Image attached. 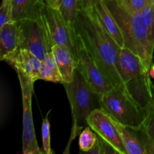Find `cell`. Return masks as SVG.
<instances>
[{
    "label": "cell",
    "instance_id": "1",
    "mask_svg": "<svg viewBox=\"0 0 154 154\" xmlns=\"http://www.w3.org/2000/svg\"><path fill=\"white\" fill-rule=\"evenodd\" d=\"M73 27L111 84L127 93L119 63L121 48L104 29L94 11L92 9L80 10Z\"/></svg>",
    "mask_w": 154,
    "mask_h": 154
},
{
    "label": "cell",
    "instance_id": "2",
    "mask_svg": "<svg viewBox=\"0 0 154 154\" xmlns=\"http://www.w3.org/2000/svg\"><path fill=\"white\" fill-rule=\"evenodd\" d=\"M120 29L125 48L138 56L144 66L150 69L154 48L148 37L147 27L141 12L125 7L119 0H103Z\"/></svg>",
    "mask_w": 154,
    "mask_h": 154
},
{
    "label": "cell",
    "instance_id": "3",
    "mask_svg": "<svg viewBox=\"0 0 154 154\" xmlns=\"http://www.w3.org/2000/svg\"><path fill=\"white\" fill-rule=\"evenodd\" d=\"M119 63L128 96L144 111L154 98V84L150 80V69L126 48L120 50Z\"/></svg>",
    "mask_w": 154,
    "mask_h": 154
},
{
    "label": "cell",
    "instance_id": "4",
    "mask_svg": "<svg viewBox=\"0 0 154 154\" xmlns=\"http://www.w3.org/2000/svg\"><path fill=\"white\" fill-rule=\"evenodd\" d=\"M66 90L72 115V133L69 144L64 153H69L71 142L83 129L88 126L87 118L94 111L96 102H99V96L92 90L85 80L76 69L74 78L70 83L63 84Z\"/></svg>",
    "mask_w": 154,
    "mask_h": 154
},
{
    "label": "cell",
    "instance_id": "5",
    "mask_svg": "<svg viewBox=\"0 0 154 154\" xmlns=\"http://www.w3.org/2000/svg\"><path fill=\"white\" fill-rule=\"evenodd\" d=\"M99 107L111 117L126 126H142L144 111L123 90L113 87L99 96Z\"/></svg>",
    "mask_w": 154,
    "mask_h": 154
},
{
    "label": "cell",
    "instance_id": "6",
    "mask_svg": "<svg viewBox=\"0 0 154 154\" xmlns=\"http://www.w3.org/2000/svg\"><path fill=\"white\" fill-rule=\"evenodd\" d=\"M20 85L23 102V153L24 154H43L38 144L35 133L32 111V97L34 81L20 71H16Z\"/></svg>",
    "mask_w": 154,
    "mask_h": 154
},
{
    "label": "cell",
    "instance_id": "7",
    "mask_svg": "<svg viewBox=\"0 0 154 154\" xmlns=\"http://www.w3.org/2000/svg\"><path fill=\"white\" fill-rule=\"evenodd\" d=\"M75 59L77 69L90 88L99 96L114 87L105 76L90 53L82 39L75 32Z\"/></svg>",
    "mask_w": 154,
    "mask_h": 154
},
{
    "label": "cell",
    "instance_id": "8",
    "mask_svg": "<svg viewBox=\"0 0 154 154\" xmlns=\"http://www.w3.org/2000/svg\"><path fill=\"white\" fill-rule=\"evenodd\" d=\"M20 27V48L26 49L43 61L51 52L52 42L42 18L17 21Z\"/></svg>",
    "mask_w": 154,
    "mask_h": 154
},
{
    "label": "cell",
    "instance_id": "9",
    "mask_svg": "<svg viewBox=\"0 0 154 154\" xmlns=\"http://www.w3.org/2000/svg\"><path fill=\"white\" fill-rule=\"evenodd\" d=\"M53 46L61 45L69 48L75 56V32L73 25L69 23L59 9L48 5L42 16Z\"/></svg>",
    "mask_w": 154,
    "mask_h": 154
},
{
    "label": "cell",
    "instance_id": "10",
    "mask_svg": "<svg viewBox=\"0 0 154 154\" xmlns=\"http://www.w3.org/2000/svg\"><path fill=\"white\" fill-rule=\"evenodd\" d=\"M87 125L102 139L109 144L119 154H127L118 130L109 114L97 108L93 111L87 120Z\"/></svg>",
    "mask_w": 154,
    "mask_h": 154
},
{
    "label": "cell",
    "instance_id": "11",
    "mask_svg": "<svg viewBox=\"0 0 154 154\" xmlns=\"http://www.w3.org/2000/svg\"><path fill=\"white\" fill-rule=\"evenodd\" d=\"M111 118L118 130L127 154H154V142L144 126H126L112 117Z\"/></svg>",
    "mask_w": 154,
    "mask_h": 154
},
{
    "label": "cell",
    "instance_id": "12",
    "mask_svg": "<svg viewBox=\"0 0 154 154\" xmlns=\"http://www.w3.org/2000/svg\"><path fill=\"white\" fill-rule=\"evenodd\" d=\"M2 61L7 62L15 71L19 70L22 72L34 82L38 80L42 60L28 50L18 48L14 52L5 57Z\"/></svg>",
    "mask_w": 154,
    "mask_h": 154
},
{
    "label": "cell",
    "instance_id": "13",
    "mask_svg": "<svg viewBox=\"0 0 154 154\" xmlns=\"http://www.w3.org/2000/svg\"><path fill=\"white\" fill-rule=\"evenodd\" d=\"M91 9L94 11L99 23L106 32L120 48H125L124 40L120 27L103 0H99Z\"/></svg>",
    "mask_w": 154,
    "mask_h": 154
},
{
    "label": "cell",
    "instance_id": "14",
    "mask_svg": "<svg viewBox=\"0 0 154 154\" xmlns=\"http://www.w3.org/2000/svg\"><path fill=\"white\" fill-rule=\"evenodd\" d=\"M20 27L17 21L0 27V60L20 48Z\"/></svg>",
    "mask_w": 154,
    "mask_h": 154
},
{
    "label": "cell",
    "instance_id": "15",
    "mask_svg": "<svg viewBox=\"0 0 154 154\" xmlns=\"http://www.w3.org/2000/svg\"><path fill=\"white\" fill-rule=\"evenodd\" d=\"M51 52L54 54L59 70L63 76V84L70 83L77 69L75 54L66 47L57 45L52 47Z\"/></svg>",
    "mask_w": 154,
    "mask_h": 154
},
{
    "label": "cell",
    "instance_id": "16",
    "mask_svg": "<svg viewBox=\"0 0 154 154\" xmlns=\"http://www.w3.org/2000/svg\"><path fill=\"white\" fill-rule=\"evenodd\" d=\"M14 20H37L42 18L46 6L45 0H12Z\"/></svg>",
    "mask_w": 154,
    "mask_h": 154
},
{
    "label": "cell",
    "instance_id": "17",
    "mask_svg": "<svg viewBox=\"0 0 154 154\" xmlns=\"http://www.w3.org/2000/svg\"><path fill=\"white\" fill-rule=\"evenodd\" d=\"M38 80L63 84V76L59 70V68L52 52L48 53L42 61V66L39 72Z\"/></svg>",
    "mask_w": 154,
    "mask_h": 154
},
{
    "label": "cell",
    "instance_id": "18",
    "mask_svg": "<svg viewBox=\"0 0 154 154\" xmlns=\"http://www.w3.org/2000/svg\"><path fill=\"white\" fill-rule=\"evenodd\" d=\"M59 10L65 19L73 25L79 12V0H60Z\"/></svg>",
    "mask_w": 154,
    "mask_h": 154
},
{
    "label": "cell",
    "instance_id": "19",
    "mask_svg": "<svg viewBox=\"0 0 154 154\" xmlns=\"http://www.w3.org/2000/svg\"><path fill=\"white\" fill-rule=\"evenodd\" d=\"M97 141V135L92 130L90 126H87L82 130L79 137V148L81 152L89 153Z\"/></svg>",
    "mask_w": 154,
    "mask_h": 154
},
{
    "label": "cell",
    "instance_id": "20",
    "mask_svg": "<svg viewBox=\"0 0 154 154\" xmlns=\"http://www.w3.org/2000/svg\"><path fill=\"white\" fill-rule=\"evenodd\" d=\"M141 14L147 27L150 42L154 48V7L152 0L143 8Z\"/></svg>",
    "mask_w": 154,
    "mask_h": 154
},
{
    "label": "cell",
    "instance_id": "21",
    "mask_svg": "<svg viewBox=\"0 0 154 154\" xmlns=\"http://www.w3.org/2000/svg\"><path fill=\"white\" fill-rule=\"evenodd\" d=\"M51 111H48L46 117L42 121V144H43V150L46 154H52L51 145V124H50L49 115Z\"/></svg>",
    "mask_w": 154,
    "mask_h": 154
},
{
    "label": "cell",
    "instance_id": "22",
    "mask_svg": "<svg viewBox=\"0 0 154 154\" xmlns=\"http://www.w3.org/2000/svg\"><path fill=\"white\" fill-rule=\"evenodd\" d=\"M142 126L154 142V98L144 110V118Z\"/></svg>",
    "mask_w": 154,
    "mask_h": 154
},
{
    "label": "cell",
    "instance_id": "23",
    "mask_svg": "<svg viewBox=\"0 0 154 154\" xmlns=\"http://www.w3.org/2000/svg\"><path fill=\"white\" fill-rule=\"evenodd\" d=\"M14 20V8L12 0H2L0 7V27Z\"/></svg>",
    "mask_w": 154,
    "mask_h": 154
},
{
    "label": "cell",
    "instance_id": "24",
    "mask_svg": "<svg viewBox=\"0 0 154 154\" xmlns=\"http://www.w3.org/2000/svg\"><path fill=\"white\" fill-rule=\"evenodd\" d=\"M123 5L129 10L141 12L151 0H119Z\"/></svg>",
    "mask_w": 154,
    "mask_h": 154
},
{
    "label": "cell",
    "instance_id": "25",
    "mask_svg": "<svg viewBox=\"0 0 154 154\" xmlns=\"http://www.w3.org/2000/svg\"><path fill=\"white\" fill-rule=\"evenodd\" d=\"M99 0H79L80 10H90Z\"/></svg>",
    "mask_w": 154,
    "mask_h": 154
},
{
    "label": "cell",
    "instance_id": "26",
    "mask_svg": "<svg viewBox=\"0 0 154 154\" xmlns=\"http://www.w3.org/2000/svg\"><path fill=\"white\" fill-rule=\"evenodd\" d=\"M45 2L48 6L54 8L59 9V6H60V0H45Z\"/></svg>",
    "mask_w": 154,
    "mask_h": 154
},
{
    "label": "cell",
    "instance_id": "27",
    "mask_svg": "<svg viewBox=\"0 0 154 154\" xmlns=\"http://www.w3.org/2000/svg\"><path fill=\"white\" fill-rule=\"evenodd\" d=\"M150 75L151 78H154V65L151 66V68L150 69Z\"/></svg>",
    "mask_w": 154,
    "mask_h": 154
},
{
    "label": "cell",
    "instance_id": "28",
    "mask_svg": "<svg viewBox=\"0 0 154 154\" xmlns=\"http://www.w3.org/2000/svg\"><path fill=\"white\" fill-rule=\"evenodd\" d=\"M152 3H153V7H154V0H152Z\"/></svg>",
    "mask_w": 154,
    "mask_h": 154
}]
</instances>
